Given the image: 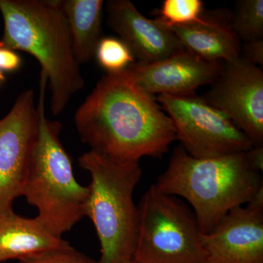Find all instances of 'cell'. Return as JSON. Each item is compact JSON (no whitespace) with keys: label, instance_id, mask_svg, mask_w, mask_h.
I'll return each mask as SVG.
<instances>
[{"label":"cell","instance_id":"cell-8","mask_svg":"<svg viewBox=\"0 0 263 263\" xmlns=\"http://www.w3.org/2000/svg\"><path fill=\"white\" fill-rule=\"evenodd\" d=\"M38 133L34 91L26 90L0 119V217L13 212V202L23 195Z\"/></svg>","mask_w":263,"mask_h":263},{"label":"cell","instance_id":"cell-14","mask_svg":"<svg viewBox=\"0 0 263 263\" xmlns=\"http://www.w3.org/2000/svg\"><path fill=\"white\" fill-rule=\"evenodd\" d=\"M168 29L185 50L202 60L226 62L240 57L239 38L224 18L204 15L201 22Z\"/></svg>","mask_w":263,"mask_h":263},{"label":"cell","instance_id":"cell-21","mask_svg":"<svg viewBox=\"0 0 263 263\" xmlns=\"http://www.w3.org/2000/svg\"><path fill=\"white\" fill-rule=\"evenodd\" d=\"M20 56L13 50L0 47V70L2 72H14L22 65Z\"/></svg>","mask_w":263,"mask_h":263},{"label":"cell","instance_id":"cell-4","mask_svg":"<svg viewBox=\"0 0 263 263\" xmlns=\"http://www.w3.org/2000/svg\"><path fill=\"white\" fill-rule=\"evenodd\" d=\"M46 86L47 79L41 76L39 133L22 196L37 209V219L62 238L86 216L89 188L74 176L72 162L60 141L61 124L46 117Z\"/></svg>","mask_w":263,"mask_h":263},{"label":"cell","instance_id":"cell-23","mask_svg":"<svg viewBox=\"0 0 263 263\" xmlns=\"http://www.w3.org/2000/svg\"><path fill=\"white\" fill-rule=\"evenodd\" d=\"M5 81V77L3 72L0 70V84H3V82Z\"/></svg>","mask_w":263,"mask_h":263},{"label":"cell","instance_id":"cell-22","mask_svg":"<svg viewBox=\"0 0 263 263\" xmlns=\"http://www.w3.org/2000/svg\"><path fill=\"white\" fill-rule=\"evenodd\" d=\"M249 163L253 168L262 172L263 167V147L253 146L245 152Z\"/></svg>","mask_w":263,"mask_h":263},{"label":"cell","instance_id":"cell-1","mask_svg":"<svg viewBox=\"0 0 263 263\" xmlns=\"http://www.w3.org/2000/svg\"><path fill=\"white\" fill-rule=\"evenodd\" d=\"M75 124L91 150L122 162L160 158L176 140L174 124L157 99L126 70L98 81L76 111Z\"/></svg>","mask_w":263,"mask_h":263},{"label":"cell","instance_id":"cell-2","mask_svg":"<svg viewBox=\"0 0 263 263\" xmlns=\"http://www.w3.org/2000/svg\"><path fill=\"white\" fill-rule=\"evenodd\" d=\"M4 31L0 47L27 52L39 62L59 115L84 86L60 0H0Z\"/></svg>","mask_w":263,"mask_h":263},{"label":"cell","instance_id":"cell-17","mask_svg":"<svg viewBox=\"0 0 263 263\" xmlns=\"http://www.w3.org/2000/svg\"><path fill=\"white\" fill-rule=\"evenodd\" d=\"M158 23L170 29L199 23L203 20L204 4L201 0H164L157 10Z\"/></svg>","mask_w":263,"mask_h":263},{"label":"cell","instance_id":"cell-3","mask_svg":"<svg viewBox=\"0 0 263 263\" xmlns=\"http://www.w3.org/2000/svg\"><path fill=\"white\" fill-rule=\"evenodd\" d=\"M245 152L200 159L179 147L155 186L185 199L202 233H209L232 209L249 203L263 190L260 172L249 163Z\"/></svg>","mask_w":263,"mask_h":263},{"label":"cell","instance_id":"cell-5","mask_svg":"<svg viewBox=\"0 0 263 263\" xmlns=\"http://www.w3.org/2000/svg\"><path fill=\"white\" fill-rule=\"evenodd\" d=\"M79 162L91 175L86 216L100 240L98 262H131L138 228L133 194L142 176L139 162H122L90 149Z\"/></svg>","mask_w":263,"mask_h":263},{"label":"cell","instance_id":"cell-20","mask_svg":"<svg viewBox=\"0 0 263 263\" xmlns=\"http://www.w3.org/2000/svg\"><path fill=\"white\" fill-rule=\"evenodd\" d=\"M243 56L246 61L256 66L263 65V40L245 43L243 48Z\"/></svg>","mask_w":263,"mask_h":263},{"label":"cell","instance_id":"cell-7","mask_svg":"<svg viewBox=\"0 0 263 263\" xmlns=\"http://www.w3.org/2000/svg\"><path fill=\"white\" fill-rule=\"evenodd\" d=\"M156 99L172 121L176 140L192 157L214 158L254 146L229 117L195 93L160 95Z\"/></svg>","mask_w":263,"mask_h":263},{"label":"cell","instance_id":"cell-12","mask_svg":"<svg viewBox=\"0 0 263 263\" xmlns=\"http://www.w3.org/2000/svg\"><path fill=\"white\" fill-rule=\"evenodd\" d=\"M107 24L130 50L138 62L150 63L184 49L170 29L146 18L129 0H110Z\"/></svg>","mask_w":263,"mask_h":263},{"label":"cell","instance_id":"cell-24","mask_svg":"<svg viewBox=\"0 0 263 263\" xmlns=\"http://www.w3.org/2000/svg\"><path fill=\"white\" fill-rule=\"evenodd\" d=\"M128 263H135L134 262H133V260L131 261V262H128Z\"/></svg>","mask_w":263,"mask_h":263},{"label":"cell","instance_id":"cell-9","mask_svg":"<svg viewBox=\"0 0 263 263\" xmlns=\"http://www.w3.org/2000/svg\"><path fill=\"white\" fill-rule=\"evenodd\" d=\"M205 96L207 103L229 117L254 146H263V72L241 57L222 62Z\"/></svg>","mask_w":263,"mask_h":263},{"label":"cell","instance_id":"cell-11","mask_svg":"<svg viewBox=\"0 0 263 263\" xmlns=\"http://www.w3.org/2000/svg\"><path fill=\"white\" fill-rule=\"evenodd\" d=\"M222 62H209L182 49L162 60L136 62L127 72L138 86L152 95L195 93L200 86L212 84Z\"/></svg>","mask_w":263,"mask_h":263},{"label":"cell","instance_id":"cell-15","mask_svg":"<svg viewBox=\"0 0 263 263\" xmlns=\"http://www.w3.org/2000/svg\"><path fill=\"white\" fill-rule=\"evenodd\" d=\"M61 8L70 31L76 60L87 63L95 57L102 36L103 0H62Z\"/></svg>","mask_w":263,"mask_h":263},{"label":"cell","instance_id":"cell-19","mask_svg":"<svg viewBox=\"0 0 263 263\" xmlns=\"http://www.w3.org/2000/svg\"><path fill=\"white\" fill-rule=\"evenodd\" d=\"M19 263H99L72 247L22 259Z\"/></svg>","mask_w":263,"mask_h":263},{"label":"cell","instance_id":"cell-18","mask_svg":"<svg viewBox=\"0 0 263 263\" xmlns=\"http://www.w3.org/2000/svg\"><path fill=\"white\" fill-rule=\"evenodd\" d=\"M95 57L100 67L108 73L122 72L136 62L127 45L120 38L116 37H102Z\"/></svg>","mask_w":263,"mask_h":263},{"label":"cell","instance_id":"cell-16","mask_svg":"<svg viewBox=\"0 0 263 263\" xmlns=\"http://www.w3.org/2000/svg\"><path fill=\"white\" fill-rule=\"evenodd\" d=\"M230 24L240 41L247 43L263 40L262 0L238 2Z\"/></svg>","mask_w":263,"mask_h":263},{"label":"cell","instance_id":"cell-6","mask_svg":"<svg viewBox=\"0 0 263 263\" xmlns=\"http://www.w3.org/2000/svg\"><path fill=\"white\" fill-rule=\"evenodd\" d=\"M202 236L193 211L152 184L138 205L133 262L206 263Z\"/></svg>","mask_w":263,"mask_h":263},{"label":"cell","instance_id":"cell-10","mask_svg":"<svg viewBox=\"0 0 263 263\" xmlns=\"http://www.w3.org/2000/svg\"><path fill=\"white\" fill-rule=\"evenodd\" d=\"M206 263H263V190L202 233Z\"/></svg>","mask_w":263,"mask_h":263},{"label":"cell","instance_id":"cell-13","mask_svg":"<svg viewBox=\"0 0 263 263\" xmlns=\"http://www.w3.org/2000/svg\"><path fill=\"white\" fill-rule=\"evenodd\" d=\"M71 247L57 236L37 217L24 218L10 213L0 217V262L29 258Z\"/></svg>","mask_w":263,"mask_h":263}]
</instances>
